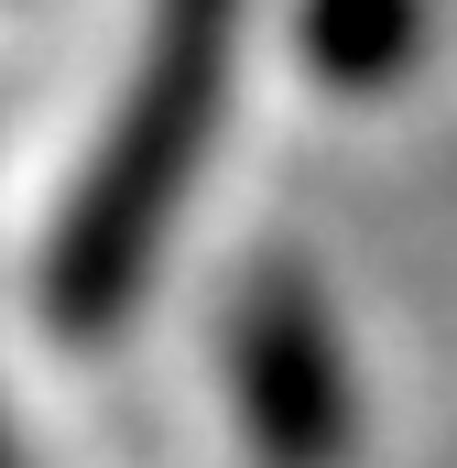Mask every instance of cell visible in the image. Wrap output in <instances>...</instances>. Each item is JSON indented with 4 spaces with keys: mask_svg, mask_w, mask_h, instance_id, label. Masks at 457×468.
<instances>
[{
    "mask_svg": "<svg viewBox=\"0 0 457 468\" xmlns=\"http://www.w3.org/2000/svg\"><path fill=\"white\" fill-rule=\"evenodd\" d=\"M239 22L250 0H153L142 55L120 77V110L77 175V197L55 207V250H44V316L66 338H120V316L142 305L175 207L218 142L228 66H239Z\"/></svg>",
    "mask_w": 457,
    "mask_h": 468,
    "instance_id": "1",
    "label": "cell"
},
{
    "mask_svg": "<svg viewBox=\"0 0 457 468\" xmlns=\"http://www.w3.org/2000/svg\"><path fill=\"white\" fill-rule=\"evenodd\" d=\"M228 403L261 468H348L359 458V381H348L338 316L305 261H250L228 294Z\"/></svg>",
    "mask_w": 457,
    "mask_h": 468,
    "instance_id": "2",
    "label": "cell"
},
{
    "mask_svg": "<svg viewBox=\"0 0 457 468\" xmlns=\"http://www.w3.org/2000/svg\"><path fill=\"white\" fill-rule=\"evenodd\" d=\"M294 44H305V66H316L327 88L381 99V88H403L414 55H425V0H305V11H294Z\"/></svg>",
    "mask_w": 457,
    "mask_h": 468,
    "instance_id": "3",
    "label": "cell"
},
{
    "mask_svg": "<svg viewBox=\"0 0 457 468\" xmlns=\"http://www.w3.org/2000/svg\"><path fill=\"white\" fill-rule=\"evenodd\" d=\"M0 468H22V458H11V436H0Z\"/></svg>",
    "mask_w": 457,
    "mask_h": 468,
    "instance_id": "4",
    "label": "cell"
}]
</instances>
